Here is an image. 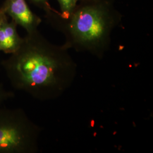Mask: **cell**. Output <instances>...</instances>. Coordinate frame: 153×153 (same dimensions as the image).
<instances>
[{
    "label": "cell",
    "mask_w": 153,
    "mask_h": 153,
    "mask_svg": "<svg viewBox=\"0 0 153 153\" xmlns=\"http://www.w3.org/2000/svg\"><path fill=\"white\" fill-rule=\"evenodd\" d=\"M69 50L51 43L38 30L27 33L20 48L1 65L15 89L40 101L53 100L76 77L77 65Z\"/></svg>",
    "instance_id": "1"
},
{
    "label": "cell",
    "mask_w": 153,
    "mask_h": 153,
    "mask_svg": "<svg viewBox=\"0 0 153 153\" xmlns=\"http://www.w3.org/2000/svg\"><path fill=\"white\" fill-rule=\"evenodd\" d=\"M45 13L52 26L63 33L67 48L100 60L109 51L112 33L123 16L114 0H82L66 18L52 7Z\"/></svg>",
    "instance_id": "2"
},
{
    "label": "cell",
    "mask_w": 153,
    "mask_h": 153,
    "mask_svg": "<svg viewBox=\"0 0 153 153\" xmlns=\"http://www.w3.org/2000/svg\"><path fill=\"white\" fill-rule=\"evenodd\" d=\"M42 131L22 108H0V153H38Z\"/></svg>",
    "instance_id": "3"
},
{
    "label": "cell",
    "mask_w": 153,
    "mask_h": 153,
    "mask_svg": "<svg viewBox=\"0 0 153 153\" xmlns=\"http://www.w3.org/2000/svg\"><path fill=\"white\" fill-rule=\"evenodd\" d=\"M2 7L6 16L23 28L27 33L38 30L42 19L31 11L26 0H5Z\"/></svg>",
    "instance_id": "4"
},
{
    "label": "cell",
    "mask_w": 153,
    "mask_h": 153,
    "mask_svg": "<svg viewBox=\"0 0 153 153\" xmlns=\"http://www.w3.org/2000/svg\"><path fill=\"white\" fill-rule=\"evenodd\" d=\"M18 25L5 16L0 23V52L13 54L19 49L23 38L19 36L16 30Z\"/></svg>",
    "instance_id": "5"
},
{
    "label": "cell",
    "mask_w": 153,
    "mask_h": 153,
    "mask_svg": "<svg viewBox=\"0 0 153 153\" xmlns=\"http://www.w3.org/2000/svg\"><path fill=\"white\" fill-rule=\"evenodd\" d=\"M60 9L59 16L62 18H68L75 8L77 2L75 0H57Z\"/></svg>",
    "instance_id": "6"
},
{
    "label": "cell",
    "mask_w": 153,
    "mask_h": 153,
    "mask_svg": "<svg viewBox=\"0 0 153 153\" xmlns=\"http://www.w3.org/2000/svg\"><path fill=\"white\" fill-rule=\"evenodd\" d=\"M13 97H14V94L11 91L6 89L4 86L0 83V104Z\"/></svg>",
    "instance_id": "7"
},
{
    "label": "cell",
    "mask_w": 153,
    "mask_h": 153,
    "mask_svg": "<svg viewBox=\"0 0 153 153\" xmlns=\"http://www.w3.org/2000/svg\"><path fill=\"white\" fill-rule=\"evenodd\" d=\"M31 3L34 5L36 6L39 7L42 9L44 11H46L51 7L49 5L48 0H28Z\"/></svg>",
    "instance_id": "8"
},
{
    "label": "cell",
    "mask_w": 153,
    "mask_h": 153,
    "mask_svg": "<svg viewBox=\"0 0 153 153\" xmlns=\"http://www.w3.org/2000/svg\"><path fill=\"white\" fill-rule=\"evenodd\" d=\"M6 16H6L5 13L4 11L3 8L2 7H0V23L2 21V20Z\"/></svg>",
    "instance_id": "9"
},
{
    "label": "cell",
    "mask_w": 153,
    "mask_h": 153,
    "mask_svg": "<svg viewBox=\"0 0 153 153\" xmlns=\"http://www.w3.org/2000/svg\"><path fill=\"white\" fill-rule=\"evenodd\" d=\"M75 1H76V2H78V1H82V0H75Z\"/></svg>",
    "instance_id": "10"
}]
</instances>
